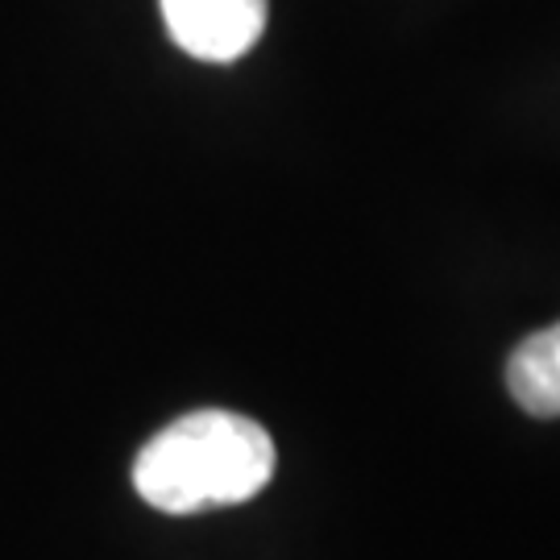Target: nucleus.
Returning <instances> with one entry per match:
<instances>
[{
	"label": "nucleus",
	"instance_id": "nucleus-3",
	"mask_svg": "<svg viewBox=\"0 0 560 560\" xmlns=\"http://www.w3.org/2000/svg\"><path fill=\"white\" fill-rule=\"evenodd\" d=\"M506 386L527 416H560V324L532 332L506 361Z\"/></svg>",
	"mask_w": 560,
	"mask_h": 560
},
{
	"label": "nucleus",
	"instance_id": "nucleus-2",
	"mask_svg": "<svg viewBox=\"0 0 560 560\" xmlns=\"http://www.w3.org/2000/svg\"><path fill=\"white\" fill-rule=\"evenodd\" d=\"M162 21L187 55L237 62L266 30V0H162Z\"/></svg>",
	"mask_w": 560,
	"mask_h": 560
},
{
	"label": "nucleus",
	"instance_id": "nucleus-1",
	"mask_svg": "<svg viewBox=\"0 0 560 560\" xmlns=\"http://www.w3.org/2000/svg\"><path fill=\"white\" fill-rule=\"evenodd\" d=\"M275 478V441L261 423L233 411H196L138 453L133 486L154 511L196 515L237 506Z\"/></svg>",
	"mask_w": 560,
	"mask_h": 560
}]
</instances>
